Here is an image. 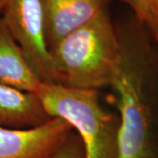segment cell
Returning a JSON list of instances; mask_svg holds the SVG:
<instances>
[{
  "instance_id": "obj_1",
  "label": "cell",
  "mask_w": 158,
  "mask_h": 158,
  "mask_svg": "<svg viewBox=\"0 0 158 158\" xmlns=\"http://www.w3.org/2000/svg\"><path fill=\"white\" fill-rule=\"evenodd\" d=\"M119 52L108 101L119 117L117 158H158V48L133 15L115 24Z\"/></svg>"
},
{
  "instance_id": "obj_5",
  "label": "cell",
  "mask_w": 158,
  "mask_h": 158,
  "mask_svg": "<svg viewBox=\"0 0 158 158\" xmlns=\"http://www.w3.org/2000/svg\"><path fill=\"white\" fill-rule=\"evenodd\" d=\"M73 131L60 118L28 129L0 127V158H53Z\"/></svg>"
},
{
  "instance_id": "obj_6",
  "label": "cell",
  "mask_w": 158,
  "mask_h": 158,
  "mask_svg": "<svg viewBox=\"0 0 158 158\" xmlns=\"http://www.w3.org/2000/svg\"><path fill=\"white\" fill-rule=\"evenodd\" d=\"M48 48L107 11V0H40Z\"/></svg>"
},
{
  "instance_id": "obj_10",
  "label": "cell",
  "mask_w": 158,
  "mask_h": 158,
  "mask_svg": "<svg viewBox=\"0 0 158 158\" xmlns=\"http://www.w3.org/2000/svg\"><path fill=\"white\" fill-rule=\"evenodd\" d=\"M53 158H85V149L79 136L73 131Z\"/></svg>"
},
{
  "instance_id": "obj_2",
  "label": "cell",
  "mask_w": 158,
  "mask_h": 158,
  "mask_svg": "<svg viewBox=\"0 0 158 158\" xmlns=\"http://www.w3.org/2000/svg\"><path fill=\"white\" fill-rule=\"evenodd\" d=\"M48 50L59 85L81 90L110 87L119 52L115 24L105 11Z\"/></svg>"
},
{
  "instance_id": "obj_8",
  "label": "cell",
  "mask_w": 158,
  "mask_h": 158,
  "mask_svg": "<svg viewBox=\"0 0 158 158\" xmlns=\"http://www.w3.org/2000/svg\"><path fill=\"white\" fill-rule=\"evenodd\" d=\"M41 83L0 17V84L36 93Z\"/></svg>"
},
{
  "instance_id": "obj_7",
  "label": "cell",
  "mask_w": 158,
  "mask_h": 158,
  "mask_svg": "<svg viewBox=\"0 0 158 158\" xmlns=\"http://www.w3.org/2000/svg\"><path fill=\"white\" fill-rule=\"evenodd\" d=\"M50 118L36 93L0 84V127L28 129L44 124Z\"/></svg>"
},
{
  "instance_id": "obj_12",
  "label": "cell",
  "mask_w": 158,
  "mask_h": 158,
  "mask_svg": "<svg viewBox=\"0 0 158 158\" xmlns=\"http://www.w3.org/2000/svg\"><path fill=\"white\" fill-rule=\"evenodd\" d=\"M154 39H155V41H156V46H157V48H158V35L155 36V37H154Z\"/></svg>"
},
{
  "instance_id": "obj_3",
  "label": "cell",
  "mask_w": 158,
  "mask_h": 158,
  "mask_svg": "<svg viewBox=\"0 0 158 158\" xmlns=\"http://www.w3.org/2000/svg\"><path fill=\"white\" fill-rule=\"evenodd\" d=\"M37 96L50 118L70 124L85 149V158H117L119 117L99 102L98 90L41 83Z\"/></svg>"
},
{
  "instance_id": "obj_9",
  "label": "cell",
  "mask_w": 158,
  "mask_h": 158,
  "mask_svg": "<svg viewBox=\"0 0 158 158\" xmlns=\"http://www.w3.org/2000/svg\"><path fill=\"white\" fill-rule=\"evenodd\" d=\"M132 9L135 19L143 24L153 37L158 34V0H120Z\"/></svg>"
},
{
  "instance_id": "obj_4",
  "label": "cell",
  "mask_w": 158,
  "mask_h": 158,
  "mask_svg": "<svg viewBox=\"0 0 158 158\" xmlns=\"http://www.w3.org/2000/svg\"><path fill=\"white\" fill-rule=\"evenodd\" d=\"M0 17L42 83L58 84L45 39L40 0H6Z\"/></svg>"
},
{
  "instance_id": "obj_11",
  "label": "cell",
  "mask_w": 158,
  "mask_h": 158,
  "mask_svg": "<svg viewBox=\"0 0 158 158\" xmlns=\"http://www.w3.org/2000/svg\"><path fill=\"white\" fill-rule=\"evenodd\" d=\"M5 3H6V0H0V15H1V11H2L3 7H4Z\"/></svg>"
}]
</instances>
